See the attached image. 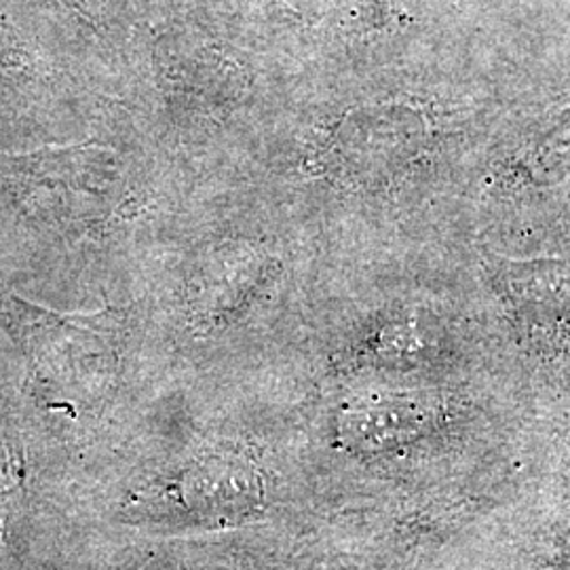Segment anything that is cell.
Returning <instances> with one entry per match:
<instances>
[{
    "label": "cell",
    "instance_id": "obj_1",
    "mask_svg": "<svg viewBox=\"0 0 570 570\" xmlns=\"http://www.w3.org/2000/svg\"><path fill=\"white\" fill-rule=\"evenodd\" d=\"M110 148L77 144L0 159V186L30 204H110L121 178Z\"/></svg>",
    "mask_w": 570,
    "mask_h": 570
},
{
    "label": "cell",
    "instance_id": "obj_2",
    "mask_svg": "<svg viewBox=\"0 0 570 570\" xmlns=\"http://www.w3.org/2000/svg\"><path fill=\"white\" fill-rule=\"evenodd\" d=\"M165 494L202 520H239L261 505L265 489L256 468L239 456H205L184 469Z\"/></svg>",
    "mask_w": 570,
    "mask_h": 570
}]
</instances>
